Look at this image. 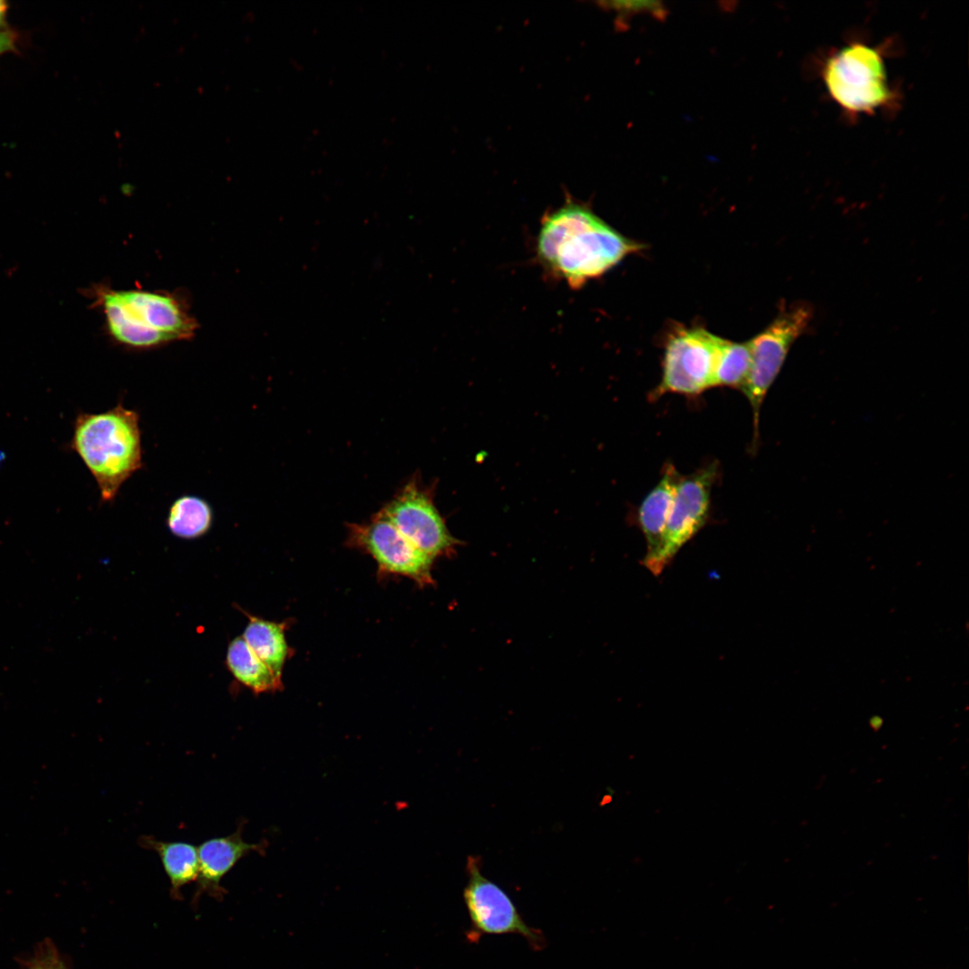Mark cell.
<instances>
[{
	"mask_svg": "<svg viewBox=\"0 0 969 969\" xmlns=\"http://www.w3.org/2000/svg\"><path fill=\"white\" fill-rule=\"evenodd\" d=\"M226 663L233 677L256 694L275 692L283 688L282 678L276 677L257 657L242 636L230 642Z\"/></svg>",
	"mask_w": 969,
	"mask_h": 969,
	"instance_id": "15",
	"label": "cell"
},
{
	"mask_svg": "<svg viewBox=\"0 0 969 969\" xmlns=\"http://www.w3.org/2000/svg\"><path fill=\"white\" fill-rule=\"evenodd\" d=\"M138 844L155 851L170 878L174 891L198 877V847L186 842L159 841L151 835H142Z\"/></svg>",
	"mask_w": 969,
	"mask_h": 969,
	"instance_id": "14",
	"label": "cell"
},
{
	"mask_svg": "<svg viewBox=\"0 0 969 969\" xmlns=\"http://www.w3.org/2000/svg\"><path fill=\"white\" fill-rule=\"evenodd\" d=\"M722 342L723 338L702 327L675 330L666 343L660 382L650 399L665 394L696 397L713 388Z\"/></svg>",
	"mask_w": 969,
	"mask_h": 969,
	"instance_id": "6",
	"label": "cell"
},
{
	"mask_svg": "<svg viewBox=\"0 0 969 969\" xmlns=\"http://www.w3.org/2000/svg\"><path fill=\"white\" fill-rule=\"evenodd\" d=\"M284 630V623H275L249 615V624L242 636L257 657L280 678L284 662L292 654Z\"/></svg>",
	"mask_w": 969,
	"mask_h": 969,
	"instance_id": "13",
	"label": "cell"
},
{
	"mask_svg": "<svg viewBox=\"0 0 969 969\" xmlns=\"http://www.w3.org/2000/svg\"><path fill=\"white\" fill-rule=\"evenodd\" d=\"M812 316L809 304L795 303L783 309L765 329L748 341L751 366L741 391L753 411V449L759 439V416L766 394L780 373L791 345L808 327Z\"/></svg>",
	"mask_w": 969,
	"mask_h": 969,
	"instance_id": "5",
	"label": "cell"
},
{
	"mask_svg": "<svg viewBox=\"0 0 969 969\" xmlns=\"http://www.w3.org/2000/svg\"><path fill=\"white\" fill-rule=\"evenodd\" d=\"M214 519L213 508L202 497L183 494L169 507L166 524L177 537L195 539L210 529Z\"/></svg>",
	"mask_w": 969,
	"mask_h": 969,
	"instance_id": "16",
	"label": "cell"
},
{
	"mask_svg": "<svg viewBox=\"0 0 969 969\" xmlns=\"http://www.w3.org/2000/svg\"><path fill=\"white\" fill-rule=\"evenodd\" d=\"M642 249L589 205L568 196L563 205L543 215L535 253L548 275L576 290Z\"/></svg>",
	"mask_w": 969,
	"mask_h": 969,
	"instance_id": "1",
	"label": "cell"
},
{
	"mask_svg": "<svg viewBox=\"0 0 969 969\" xmlns=\"http://www.w3.org/2000/svg\"><path fill=\"white\" fill-rule=\"evenodd\" d=\"M8 11V4L6 2L0 0V30L6 29V16Z\"/></svg>",
	"mask_w": 969,
	"mask_h": 969,
	"instance_id": "20",
	"label": "cell"
},
{
	"mask_svg": "<svg viewBox=\"0 0 969 969\" xmlns=\"http://www.w3.org/2000/svg\"><path fill=\"white\" fill-rule=\"evenodd\" d=\"M601 4L605 8L615 10L621 15L633 13H648L658 19H662L667 13L661 3L656 1H612L602 2Z\"/></svg>",
	"mask_w": 969,
	"mask_h": 969,
	"instance_id": "18",
	"label": "cell"
},
{
	"mask_svg": "<svg viewBox=\"0 0 969 969\" xmlns=\"http://www.w3.org/2000/svg\"><path fill=\"white\" fill-rule=\"evenodd\" d=\"M467 883L463 898L470 921L467 939L477 942L484 935L516 934L523 937L535 951L546 946L542 931L528 925L511 897L481 871L479 861L468 858Z\"/></svg>",
	"mask_w": 969,
	"mask_h": 969,
	"instance_id": "7",
	"label": "cell"
},
{
	"mask_svg": "<svg viewBox=\"0 0 969 969\" xmlns=\"http://www.w3.org/2000/svg\"><path fill=\"white\" fill-rule=\"evenodd\" d=\"M346 527V545L371 554L380 572L406 576L421 586L433 582L434 559L411 543L380 511L367 522Z\"/></svg>",
	"mask_w": 969,
	"mask_h": 969,
	"instance_id": "9",
	"label": "cell"
},
{
	"mask_svg": "<svg viewBox=\"0 0 969 969\" xmlns=\"http://www.w3.org/2000/svg\"><path fill=\"white\" fill-rule=\"evenodd\" d=\"M110 336L120 345L146 349L194 336L196 322L179 300L144 290L93 288Z\"/></svg>",
	"mask_w": 969,
	"mask_h": 969,
	"instance_id": "3",
	"label": "cell"
},
{
	"mask_svg": "<svg viewBox=\"0 0 969 969\" xmlns=\"http://www.w3.org/2000/svg\"><path fill=\"white\" fill-rule=\"evenodd\" d=\"M417 548L435 559L455 551L459 541L449 531L431 487L412 477L380 510Z\"/></svg>",
	"mask_w": 969,
	"mask_h": 969,
	"instance_id": "8",
	"label": "cell"
},
{
	"mask_svg": "<svg viewBox=\"0 0 969 969\" xmlns=\"http://www.w3.org/2000/svg\"><path fill=\"white\" fill-rule=\"evenodd\" d=\"M751 366L749 343L723 339L714 373L713 388L727 387L741 390Z\"/></svg>",
	"mask_w": 969,
	"mask_h": 969,
	"instance_id": "17",
	"label": "cell"
},
{
	"mask_svg": "<svg viewBox=\"0 0 969 969\" xmlns=\"http://www.w3.org/2000/svg\"><path fill=\"white\" fill-rule=\"evenodd\" d=\"M17 45V34L10 30H0V57L5 53L14 51Z\"/></svg>",
	"mask_w": 969,
	"mask_h": 969,
	"instance_id": "19",
	"label": "cell"
},
{
	"mask_svg": "<svg viewBox=\"0 0 969 969\" xmlns=\"http://www.w3.org/2000/svg\"><path fill=\"white\" fill-rule=\"evenodd\" d=\"M718 476L716 461L687 476L681 475L663 537L659 557L662 571L705 524L710 512L711 490Z\"/></svg>",
	"mask_w": 969,
	"mask_h": 969,
	"instance_id": "10",
	"label": "cell"
},
{
	"mask_svg": "<svg viewBox=\"0 0 969 969\" xmlns=\"http://www.w3.org/2000/svg\"><path fill=\"white\" fill-rule=\"evenodd\" d=\"M70 447L83 462L102 502H112L124 484L144 467L140 415L118 402L100 413H80Z\"/></svg>",
	"mask_w": 969,
	"mask_h": 969,
	"instance_id": "2",
	"label": "cell"
},
{
	"mask_svg": "<svg viewBox=\"0 0 969 969\" xmlns=\"http://www.w3.org/2000/svg\"><path fill=\"white\" fill-rule=\"evenodd\" d=\"M245 826L242 820L235 832L221 837H214L203 842L198 847L200 886L217 891L219 883L235 864L250 854H265L266 840L258 843H249L243 840L242 831Z\"/></svg>",
	"mask_w": 969,
	"mask_h": 969,
	"instance_id": "12",
	"label": "cell"
},
{
	"mask_svg": "<svg viewBox=\"0 0 969 969\" xmlns=\"http://www.w3.org/2000/svg\"><path fill=\"white\" fill-rule=\"evenodd\" d=\"M680 476L676 467L667 463L660 480L645 496L638 510V522L647 546L643 564L654 575L662 572L659 557L663 537Z\"/></svg>",
	"mask_w": 969,
	"mask_h": 969,
	"instance_id": "11",
	"label": "cell"
},
{
	"mask_svg": "<svg viewBox=\"0 0 969 969\" xmlns=\"http://www.w3.org/2000/svg\"><path fill=\"white\" fill-rule=\"evenodd\" d=\"M828 92L850 114L873 113L892 102L881 51L853 42L830 56L823 69Z\"/></svg>",
	"mask_w": 969,
	"mask_h": 969,
	"instance_id": "4",
	"label": "cell"
}]
</instances>
